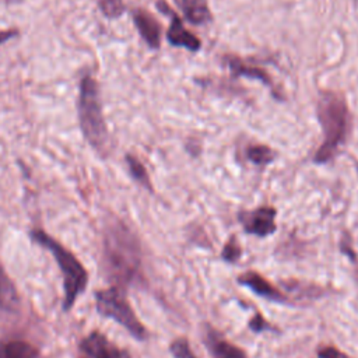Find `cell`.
I'll return each instance as SVG.
<instances>
[{"label":"cell","mask_w":358,"mask_h":358,"mask_svg":"<svg viewBox=\"0 0 358 358\" xmlns=\"http://www.w3.org/2000/svg\"><path fill=\"white\" fill-rule=\"evenodd\" d=\"M316 113L323 133V143L316 150L313 162L327 164L336 158L350 137L351 112L341 92L326 90L320 91L317 96Z\"/></svg>","instance_id":"6da1fadb"},{"label":"cell","mask_w":358,"mask_h":358,"mask_svg":"<svg viewBox=\"0 0 358 358\" xmlns=\"http://www.w3.org/2000/svg\"><path fill=\"white\" fill-rule=\"evenodd\" d=\"M105 260L110 275L120 284L131 282L140 270V246L131 231L122 222L108 227L103 241Z\"/></svg>","instance_id":"7a4b0ae2"},{"label":"cell","mask_w":358,"mask_h":358,"mask_svg":"<svg viewBox=\"0 0 358 358\" xmlns=\"http://www.w3.org/2000/svg\"><path fill=\"white\" fill-rule=\"evenodd\" d=\"M31 238L46 248L57 262L62 275H63V288H64V301L63 308L64 310L70 309L73 303L76 302L77 296L85 289L88 274L84 266L76 259V256L67 250L64 246H62L57 241L50 238L43 231H32Z\"/></svg>","instance_id":"3957f363"},{"label":"cell","mask_w":358,"mask_h":358,"mask_svg":"<svg viewBox=\"0 0 358 358\" xmlns=\"http://www.w3.org/2000/svg\"><path fill=\"white\" fill-rule=\"evenodd\" d=\"M78 119L88 143L99 152L103 151L108 144V130L102 115L98 87L91 76H85L80 83Z\"/></svg>","instance_id":"277c9868"},{"label":"cell","mask_w":358,"mask_h":358,"mask_svg":"<svg viewBox=\"0 0 358 358\" xmlns=\"http://www.w3.org/2000/svg\"><path fill=\"white\" fill-rule=\"evenodd\" d=\"M96 310L123 326L136 340H145L147 330L131 309L124 292L119 287H112L95 294Z\"/></svg>","instance_id":"5b68a950"},{"label":"cell","mask_w":358,"mask_h":358,"mask_svg":"<svg viewBox=\"0 0 358 358\" xmlns=\"http://www.w3.org/2000/svg\"><path fill=\"white\" fill-rule=\"evenodd\" d=\"M277 210L271 206H260L255 210L241 211L238 220L246 234L264 238L275 232Z\"/></svg>","instance_id":"8992f818"},{"label":"cell","mask_w":358,"mask_h":358,"mask_svg":"<svg viewBox=\"0 0 358 358\" xmlns=\"http://www.w3.org/2000/svg\"><path fill=\"white\" fill-rule=\"evenodd\" d=\"M157 7L161 11H164L165 14L171 15V24H169V28L166 31L168 42L172 46L185 48V49H187L190 52H197L201 48V42H200V39L196 35H193L190 31H187L183 27V22H182L180 17H178L176 13L171 11L168 4L164 0H158L157 1Z\"/></svg>","instance_id":"52a82bcc"},{"label":"cell","mask_w":358,"mask_h":358,"mask_svg":"<svg viewBox=\"0 0 358 358\" xmlns=\"http://www.w3.org/2000/svg\"><path fill=\"white\" fill-rule=\"evenodd\" d=\"M238 284L246 287L257 296L267 299L270 302L285 303L287 301V296L280 289H277L268 280H266L263 275H260L256 271H246L238 275Z\"/></svg>","instance_id":"ba28073f"},{"label":"cell","mask_w":358,"mask_h":358,"mask_svg":"<svg viewBox=\"0 0 358 358\" xmlns=\"http://www.w3.org/2000/svg\"><path fill=\"white\" fill-rule=\"evenodd\" d=\"M203 343L213 358H246L243 350L225 340L220 331L208 324H206L203 330Z\"/></svg>","instance_id":"9c48e42d"},{"label":"cell","mask_w":358,"mask_h":358,"mask_svg":"<svg viewBox=\"0 0 358 358\" xmlns=\"http://www.w3.org/2000/svg\"><path fill=\"white\" fill-rule=\"evenodd\" d=\"M80 348L90 358H130L124 350L117 348L103 334L96 331L87 336L81 341Z\"/></svg>","instance_id":"30bf717a"},{"label":"cell","mask_w":358,"mask_h":358,"mask_svg":"<svg viewBox=\"0 0 358 358\" xmlns=\"http://www.w3.org/2000/svg\"><path fill=\"white\" fill-rule=\"evenodd\" d=\"M133 21L144 42L150 48L158 49L161 46V25L155 17L143 8H137L133 11Z\"/></svg>","instance_id":"8fae6325"},{"label":"cell","mask_w":358,"mask_h":358,"mask_svg":"<svg viewBox=\"0 0 358 358\" xmlns=\"http://www.w3.org/2000/svg\"><path fill=\"white\" fill-rule=\"evenodd\" d=\"M185 18L193 25H204L213 20L207 0H173Z\"/></svg>","instance_id":"7c38bea8"},{"label":"cell","mask_w":358,"mask_h":358,"mask_svg":"<svg viewBox=\"0 0 358 358\" xmlns=\"http://www.w3.org/2000/svg\"><path fill=\"white\" fill-rule=\"evenodd\" d=\"M224 59H225V63L228 64V67L231 69L234 76H241V77H248V78L259 80V81H262L263 84H266L270 88L274 87L273 78L270 77V74L264 69L257 67L255 64L245 63V60H242V59H239L236 56H232V55H228Z\"/></svg>","instance_id":"4fadbf2b"},{"label":"cell","mask_w":358,"mask_h":358,"mask_svg":"<svg viewBox=\"0 0 358 358\" xmlns=\"http://www.w3.org/2000/svg\"><path fill=\"white\" fill-rule=\"evenodd\" d=\"M18 308H20L18 292L0 263V309L4 312H15Z\"/></svg>","instance_id":"5bb4252c"},{"label":"cell","mask_w":358,"mask_h":358,"mask_svg":"<svg viewBox=\"0 0 358 358\" xmlns=\"http://www.w3.org/2000/svg\"><path fill=\"white\" fill-rule=\"evenodd\" d=\"M0 358H39V354L31 344L13 340L0 345Z\"/></svg>","instance_id":"9a60e30c"},{"label":"cell","mask_w":358,"mask_h":358,"mask_svg":"<svg viewBox=\"0 0 358 358\" xmlns=\"http://www.w3.org/2000/svg\"><path fill=\"white\" fill-rule=\"evenodd\" d=\"M246 157L250 162H253L255 165L263 166V165H268L270 162L274 161L275 154L274 151L263 144H255V145H249L246 148Z\"/></svg>","instance_id":"2e32d148"},{"label":"cell","mask_w":358,"mask_h":358,"mask_svg":"<svg viewBox=\"0 0 358 358\" xmlns=\"http://www.w3.org/2000/svg\"><path fill=\"white\" fill-rule=\"evenodd\" d=\"M126 161H127V166H129V171H130V175L133 176V179L137 180L144 187H147L148 190H152L151 180H150V176H148L144 165L133 155H126Z\"/></svg>","instance_id":"e0dca14e"},{"label":"cell","mask_w":358,"mask_h":358,"mask_svg":"<svg viewBox=\"0 0 358 358\" xmlns=\"http://www.w3.org/2000/svg\"><path fill=\"white\" fill-rule=\"evenodd\" d=\"M169 352L172 354L173 358H197L192 352L189 340L186 337H180V338L173 340L169 345Z\"/></svg>","instance_id":"ac0fdd59"},{"label":"cell","mask_w":358,"mask_h":358,"mask_svg":"<svg viewBox=\"0 0 358 358\" xmlns=\"http://www.w3.org/2000/svg\"><path fill=\"white\" fill-rule=\"evenodd\" d=\"M241 255H242L241 245L238 243L235 236H231L222 248V252H221L222 260H225L227 263H235L239 260Z\"/></svg>","instance_id":"d6986e66"},{"label":"cell","mask_w":358,"mask_h":358,"mask_svg":"<svg viewBox=\"0 0 358 358\" xmlns=\"http://www.w3.org/2000/svg\"><path fill=\"white\" fill-rule=\"evenodd\" d=\"M98 6L102 14L109 18H117L124 11V4L122 0H98Z\"/></svg>","instance_id":"ffe728a7"},{"label":"cell","mask_w":358,"mask_h":358,"mask_svg":"<svg viewBox=\"0 0 358 358\" xmlns=\"http://www.w3.org/2000/svg\"><path fill=\"white\" fill-rule=\"evenodd\" d=\"M249 329L255 333H262V331H267V330H273V327L270 326V323L259 313H256L250 320H249Z\"/></svg>","instance_id":"44dd1931"},{"label":"cell","mask_w":358,"mask_h":358,"mask_svg":"<svg viewBox=\"0 0 358 358\" xmlns=\"http://www.w3.org/2000/svg\"><path fill=\"white\" fill-rule=\"evenodd\" d=\"M316 355H317V358H351L345 352L337 350L333 345H326V347L317 348Z\"/></svg>","instance_id":"7402d4cb"},{"label":"cell","mask_w":358,"mask_h":358,"mask_svg":"<svg viewBox=\"0 0 358 358\" xmlns=\"http://www.w3.org/2000/svg\"><path fill=\"white\" fill-rule=\"evenodd\" d=\"M14 35H15L14 31H3V32H0V43L8 41V39H10L11 36H14Z\"/></svg>","instance_id":"603a6c76"},{"label":"cell","mask_w":358,"mask_h":358,"mask_svg":"<svg viewBox=\"0 0 358 358\" xmlns=\"http://www.w3.org/2000/svg\"><path fill=\"white\" fill-rule=\"evenodd\" d=\"M357 172H358V165H357Z\"/></svg>","instance_id":"cb8c5ba5"}]
</instances>
